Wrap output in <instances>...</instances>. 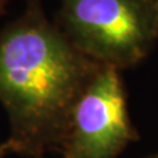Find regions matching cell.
Returning <instances> with one entry per match:
<instances>
[{
	"instance_id": "obj_6",
	"label": "cell",
	"mask_w": 158,
	"mask_h": 158,
	"mask_svg": "<svg viewBox=\"0 0 158 158\" xmlns=\"http://www.w3.org/2000/svg\"><path fill=\"white\" fill-rule=\"evenodd\" d=\"M150 158H158V155L157 156H153V157H150Z\"/></svg>"
},
{
	"instance_id": "obj_1",
	"label": "cell",
	"mask_w": 158,
	"mask_h": 158,
	"mask_svg": "<svg viewBox=\"0 0 158 158\" xmlns=\"http://www.w3.org/2000/svg\"><path fill=\"white\" fill-rule=\"evenodd\" d=\"M102 67L48 20L41 0H28L0 29V104L10 122L2 155L59 152L74 104Z\"/></svg>"
},
{
	"instance_id": "obj_5",
	"label": "cell",
	"mask_w": 158,
	"mask_h": 158,
	"mask_svg": "<svg viewBox=\"0 0 158 158\" xmlns=\"http://www.w3.org/2000/svg\"><path fill=\"white\" fill-rule=\"evenodd\" d=\"M2 156H4V155H2V152H1V150H0V158L2 157Z\"/></svg>"
},
{
	"instance_id": "obj_3",
	"label": "cell",
	"mask_w": 158,
	"mask_h": 158,
	"mask_svg": "<svg viewBox=\"0 0 158 158\" xmlns=\"http://www.w3.org/2000/svg\"><path fill=\"white\" fill-rule=\"evenodd\" d=\"M136 139L119 70L103 66L74 104L59 153L62 158H116Z\"/></svg>"
},
{
	"instance_id": "obj_4",
	"label": "cell",
	"mask_w": 158,
	"mask_h": 158,
	"mask_svg": "<svg viewBox=\"0 0 158 158\" xmlns=\"http://www.w3.org/2000/svg\"><path fill=\"white\" fill-rule=\"evenodd\" d=\"M8 2H10V0H0V17L5 13L6 6L8 5Z\"/></svg>"
},
{
	"instance_id": "obj_2",
	"label": "cell",
	"mask_w": 158,
	"mask_h": 158,
	"mask_svg": "<svg viewBox=\"0 0 158 158\" xmlns=\"http://www.w3.org/2000/svg\"><path fill=\"white\" fill-rule=\"evenodd\" d=\"M56 25L87 56L125 69L157 41L158 0H61Z\"/></svg>"
}]
</instances>
